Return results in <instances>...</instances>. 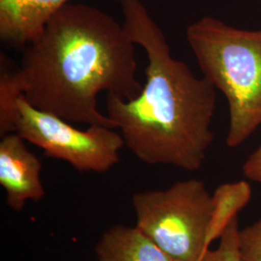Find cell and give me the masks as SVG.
<instances>
[{"mask_svg":"<svg viewBox=\"0 0 261 261\" xmlns=\"http://www.w3.org/2000/svg\"><path fill=\"white\" fill-rule=\"evenodd\" d=\"M135 46L123 23L111 15L69 2L22 50L15 76L20 92L38 110L70 123L116 129L98 110V97L107 92L129 101L140 95Z\"/></svg>","mask_w":261,"mask_h":261,"instance_id":"1","label":"cell"},{"mask_svg":"<svg viewBox=\"0 0 261 261\" xmlns=\"http://www.w3.org/2000/svg\"><path fill=\"white\" fill-rule=\"evenodd\" d=\"M119 2L124 28L145 50L148 64L138 97L126 101L107 96L108 116L141 162L196 171L214 140L217 89L171 56L162 28L141 0Z\"/></svg>","mask_w":261,"mask_h":261,"instance_id":"2","label":"cell"},{"mask_svg":"<svg viewBox=\"0 0 261 261\" xmlns=\"http://www.w3.org/2000/svg\"><path fill=\"white\" fill-rule=\"evenodd\" d=\"M186 38L202 76L227 101L226 145L240 146L261 126V30L205 16L188 27Z\"/></svg>","mask_w":261,"mask_h":261,"instance_id":"3","label":"cell"},{"mask_svg":"<svg viewBox=\"0 0 261 261\" xmlns=\"http://www.w3.org/2000/svg\"><path fill=\"white\" fill-rule=\"evenodd\" d=\"M142 232L176 261H200L212 215V195L203 181H179L165 190L144 191L132 198Z\"/></svg>","mask_w":261,"mask_h":261,"instance_id":"4","label":"cell"},{"mask_svg":"<svg viewBox=\"0 0 261 261\" xmlns=\"http://www.w3.org/2000/svg\"><path fill=\"white\" fill-rule=\"evenodd\" d=\"M13 133L44 150L47 157L65 161L81 172H107L119 162L125 145L115 129L100 125L76 129L70 122L34 108L23 94L17 100Z\"/></svg>","mask_w":261,"mask_h":261,"instance_id":"5","label":"cell"},{"mask_svg":"<svg viewBox=\"0 0 261 261\" xmlns=\"http://www.w3.org/2000/svg\"><path fill=\"white\" fill-rule=\"evenodd\" d=\"M1 138L0 185L6 192L7 205L20 212L28 200L38 202L45 196L40 176L42 163L19 134L10 133Z\"/></svg>","mask_w":261,"mask_h":261,"instance_id":"6","label":"cell"},{"mask_svg":"<svg viewBox=\"0 0 261 261\" xmlns=\"http://www.w3.org/2000/svg\"><path fill=\"white\" fill-rule=\"evenodd\" d=\"M71 0H0V41L23 50L43 32L48 19Z\"/></svg>","mask_w":261,"mask_h":261,"instance_id":"7","label":"cell"},{"mask_svg":"<svg viewBox=\"0 0 261 261\" xmlns=\"http://www.w3.org/2000/svg\"><path fill=\"white\" fill-rule=\"evenodd\" d=\"M97 261H176L139 227L115 225L95 247Z\"/></svg>","mask_w":261,"mask_h":261,"instance_id":"8","label":"cell"},{"mask_svg":"<svg viewBox=\"0 0 261 261\" xmlns=\"http://www.w3.org/2000/svg\"><path fill=\"white\" fill-rule=\"evenodd\" d=\"M252 198V188L244 180L224 183L212 195V215L206 242L210 245L220 239L229 223L237 217Z\"/></svg>","mask_w":261,"mask_h":261,"instance_id":"9","label":"cell"},{"mask_svg":"<svg viewBox=\"0 0 261 261\" xmlns=\"http://www.w3.org/2000/svg\"><path fill=\"white\" fill-rule=\"evenodd\" d=\"M238 216L229 223L214 250L208 249L200 261H240Z\"/></svg>","mask_w":261,"mask_h":261,"instance_id":"10","label":"cell"},{"mask_svg":"<svg viewBox=\"0 0 261 261\" xmlns=\"http://www.w3.org/2000/svg\"><path fill=\"white\" fill-rule=\"evenodd\" d=\"M240 261H261L260 217L239 232Z\"/></svg>","mask_w":261,"mask_h":261,"instance_id":"11","label":"cell"},{"mask_svg":"<svg viewBox=\"0 0 261 261\" xmlns=\"http://www.w3.org/2000/svg\"><path fill=\"white\" fill-rule=\"evenodd\" d=\"M243 172L249 180L261 184V143L245 162Z\"/></svg>","mask_w":261,"mask_h":261,"instance_id":"12","label":"cell"}]
</instances>
